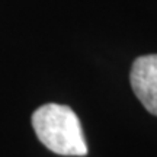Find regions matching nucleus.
I'll use <instances>...</instances> for the list:
<instances>
[{"instance_id":"1","label":"nucleus","mask_w":157,"mask_h":157,"mask_svg":"<svg viewBox=\"0 0 157 157\" xmlns=\"http://www.w3.org/2000/svg\"><path fill=\"white\" fill-rule=\"evenodd\" d=\"M32 127L38 140L56 154L83 157L89 151L80 119L67 105L39 106L32 113Z\"/></svg>"},{"instance_id":"2","label":"nucleus","mask_w":157,"mask_h":157,"mask_svg":"<svg viewBox=\"0 0 157 157\" xmlns=\"http://www.w3.org/2000/svg\"><path fill=\"white\" fill-rule=\"evenodd\" d=\"M129 82L146 111L157 117V54L135 58L131 66Z\"/></svg>"}]
</instances>
